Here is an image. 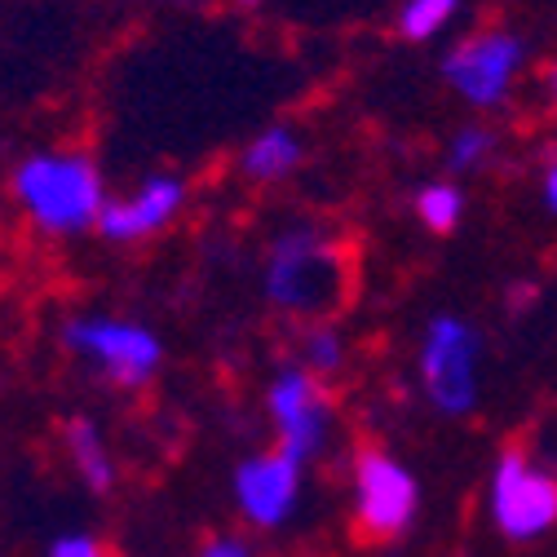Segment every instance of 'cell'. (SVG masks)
<instances>
[{
    "mask_svg": "<svg viewBox=\"0 0 557 557\" xmlns=\"http://www.w3.org/2000/svg\"><path fill=\"white\" fill-rule=\"evenodd\" d=\"M182 203H186V182L173 173H151L128 195L107 199L102 218H98V235L107 244H143V239L160 235L182 213Z\"/></svg>",
    "mask_w": 557,
    "mask_h": 557,
    "instance_id": "cell-8",
    "label": "cell"
},
{
    "mask_svg": "<svg viewBox=\"0 0 557 557\" xmlns=\"http://www.w3.org/2000/svg\"><path fill=\"white\" fill-rule=\"evenodd\" d=\"M297 460H288L284 451L270 456H252L248 465H239L235 473V500L244 509V518L252 527H278L288 518L293 500H297Z\"/></svg>",
    "mask_w": 557,
    "mask_h": 557,
    "instance_id": "cell-10",
    "label": "cell"
},
{
    "mask_svg": "<svg viewBox=\"0 0 557 557\" xmlns=\"http://www.w3.org/2000/svg\"><path fill=\"white\" fill-rule=\"evenodd\" d=\"M107 199L111 195L98 160L76 147H45L10 169L14 213L45 239H76L98 231Z\"/></svg>",
    "mask_w": 557,
    "mask_h": 557,
    "instance_id": "cell-1",
    "label": "cell"
},
{
    "mask_svg": "<svg viewBox=\"0 0 557 557\" xmlns=\"http://www.w3.org/2000/svg\"><path fill=\"white\" fill-rule=\"evenodd\" d=\"M548 94H553V102H557V62L548 66Z\"/></svg>",
    "mask_w": 557,
    "mask_h": 557,
    "instance_id": "cell-20",
    "label": "cell"
},
{
    "mask_svg": "<svg viewBox=\"0 0 557 557\" xmlns=\"http://www.w3.org/2000/svg\"><path fill=\"white\" fill-rule=\"evenodd\" d=\"M62 345L124 389L147 385L164 359L160 336L128 319H72L62 327Z\"/></svg>",
    "mask_w": 557,
    "mask_h": 557,
    "instance_id": "cell-3",
    "label": "cell"
},
{
    "mask_svg": "<svg viewBox=\"0 0 557 557\" xmlns=\"http://www.w3.org/2000/svg\"><path fill=\"white\" fill-rule=\"evenodd\" d=\"M456 14H460V0H403L398 36L403 40H434Z\"/></svg>",
    "mask_w": 557,
    "mask_h": 557,
    "instance_id": "cell-13",
    "label": "cell"
},
{
    "mask_svg": "<svg viewBox=\"0 0 557 557\" xmlns=\"http://www.w3.org/2000/svg\"><path fill=\"white\" fill-rule=\"evenodd\" d=\"M473 359H478V341L460 319H434L425 332V350H421V376L438 411L460 416L473 407Z\"/></svg>",
    "mask_w": 557,
    "mask_h": 557,
    "instance_id": "cell-7",
    "label": "cell"
},
{
    "mask_svg": "<svg viewBox=\"0 0 557 557\" xmlns=\"http://www.w3.org/2000/svg\"><path fill=\"white\" fill-rule=\"evenodd\" d=\"M355 486H359L355 535L363 544H385L407 531V522L416 513V482L394 456H385L381 447H359Z\"/></svg>",
    "mask_w": 557,
    "mask_h": 557,
    "instance_id": "cell-4",
    "label": "cell"
},
{
    "mask_svg": "<svg viewBox=\"0 0 557 557\" xmlns=\"http://www.w3.org/2000/svg\"><path fill=\"white\" fill-rule=\"evenodd\" d=\"M492 147H496V137L486 128H465V133H456L447 160H451V169H473V164H482L486 156H492Z\"/></svg>",
    "mask_w": 557,
    "mask_h": 557,
    "instance_id": "cell-16",
    "label": "cell"
},
{
    "mask_svg": "<svg viewBox=\"0 0 557 557\" xmlns=\"http://www.w3.org/2000/svg\"><path fill=\"white\" fill-rule=\"evenodd\" d=\"M235 5H261V0H235Z\"/></svg>",
    "mask_w": 557,
    "mask_h": 557,
    "instance_id": "cell-21",
    "label": "cell"
},
{
    "mask_svg": "<svg viewBox=\"0 0 557 557\" xmlns=\"http://www.w3.org/2000/svg\"><path fill=\"white\" fill-rule=\"evenodd\" d=\"M62 451H66V460H72V469L85 478L89 492H111L115 460L107 451L102 430L89 421V416H72V421L62 425Z\"/></svg>",
    "mask_w": 557,
    "mask_h": 557,
    "instance_id": "cell-11",
    "label": "cell"
},
{
    "mask_svg": "<svg viewBox=\"0 0 557 557\" xmlns=\"http://www.w3.org/2000/svg\"><path fill=\"white\" fill-rule=\"evenodd\" d=\"M460 208H465V195L451 182H434V186H425L421 195H416V213H421V222L438 235H447L460 222Z\"/></svg>",
    "mask_w": 557,
    "mask_h": 557,
    "instance_id": "cell-14",
    "label": "cell"
},
{
    "mask_svg": "<svg viewBox=\"0 0 557 557\" xmlns=\"http://www.w3.org/2000/svg\"><path fill=\"white\" fill-rule=\"evenodd\" d=\"M199 557H248V548L239 544V540H208L203 548H199Z\"/></svg>",
    "mask_w": 557,
    "mask_h": 557,
    "instance_id": "cell-18",
    "label": "cell"
},
{
    "mask_svg": "<svg viewBox=\"0 0 557 557\" xmlns=\"http://www.w3.org/2000/svg\"><path fill=\"white\" fill-rule=\"evenodd\" d=\"M270 416L278 425V451L288 460H306L323 438V389L306 368L284 372L270 385Z\"/></svg>",
    "mask_w": 557,
    "mask_h": 557,
    "instance_id": "cell-9",
    "label": "cell"
},
{
    "mask_svg": "<svg viewBox=\"0 0 557 557\" xmlns=\"http://www.w3.org/2000/svg\"><path fill=\"white\" fill-rule=\"evenodd\" d=\"M544 199H548V208L557 213V160L544 169Z\"/></svg>",
    "mask_w": 557,
    "mask_h": 557,
    "instance_id": "cell-19",
    "label": "cell"
},
{
    "mask_svg": "<svg viewBox=\"0 0 557 557\" xmlns=\"http://www.w3.org/2000/svg\"><path fill=\"white\" fill-rule=\"evenodd\" d=\"M345 248L319 231H288L274 239L265 265V293L288 314H332L345 301Z\"/></svg>",
    "mask_w": 557,
    "mask_h": 557,
    "instance_id": "cell-2",
    "label": "cell"
},
{
    "mask_svg": "<svg viewBox=\"0 0 557 557\" xmlns=\"http://www.w3.org/2000/svg\"><path fill=\"white\" fill-rule=\"evenodd\" d=\"M49 557H115L98 535H62L49 544Z\"/></svg>",
    "mask_w": 557,
    "mask_h": 557,
    "instance_id": "cell-17",
    "label": "cell"
},
{
    "mask_svg": "<svg viewBox=\"0 0 557 557\" xmlns=\"http://www.w3.org/2000/svg\"><path fill=\"white\" fill-rule=\"evenodd\" d=\"M522 58H527V45L513 32L496 27V32H478L469 40H460L443 62V76L473 107H496V102H505Z\"/></svg>",
    "mask_w": 557,
    "mask_h": 557,
    "instance_id": "cell-6",
    "label": "cell"
},
{
    "mask_svg": "<svg viewBox=\"0 0 557 557\" xmlns=\"http://www.w3.org/2000/svg\"><path fill=\"white\" fill-rule=\"evenodd\" d=\"M492 513L509 540H535L557 522V478L522 447H509L492 478Z\"/></svg>",
    "mask_w": 557,
    "mask_h": 557,
    "instance_id": "cell-5",
    "label": "cell"
},
{
    "mask_svg": "<svg viewBox=\"0 0 557 557\" xmlns=\"http://www.w3.org/2000/svg\"><path fill=\"white\" fill-rule=\"evenodd\" d=\"M301 345H306V372L327 376V372L341 368V341H336L332 327H310Z\"/></svg>",
    "mask_w": 557,
    "mask_h": 557,
    "instance_id": "cell-15",
    "label": "cell"
},
{
    "mask_svg": "<svg viewBox=\"0 0 557 557\" xmlns=\"http://www.w3.org/2000/svg\"><path fill=\"white\" fill-rule=\"evenodd\" d=\"M301 164V143L297 133L274 124V128H261L252 143L244 147L239 156V173L252 177V182H274V177H288L293 169Z\"/></svg>",
    "mask_w": 557,
    "mask_h": 557,
    "instance_id": "cell-12",
    "label": "cell"
}]
</instances>
